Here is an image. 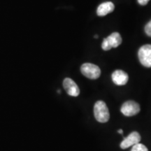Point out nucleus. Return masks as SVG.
<instances>
[{"mask_svg": "<svg viewBox=\"0 0 151 151\" xmlns=\"http://www.w3.org/2000/svg\"><path fill=\"white\" fill-rule=\"evenodd\" d=\"M63 86L67 93L71 97H77L80 94V89L78 86L70 78H66L64 80Z\"/></svg>", "mask_w": 151, "mask_h": 151, "instance_id": "obj_6", "label": "nucleus"}, {"mask_svg": "<svg viewBox=\"0 0 151 151\" xmlns=\"http://www.w3.org/2000/svg\"><path fill=\"white\" fill-rule=\"evenodd\" d=\"M81 73L90 79H97L101 75V70L98 66L91 63H85L81 67Z\"/></svg>", "mask_w": 151, "mask_h": 151, "instance_id": "obj_2", "label": "nucleus"}, {"mask_svg": "<svg viewBox=\"0 0 151 151\" xmlns=\"http://www.w3.org/2000/svg\"><path fill=\"white\" fill-rule=\"evenodd\" d=\"M141 64L146 67H151V45L146 44L141 47L138 52Z\"/></svg>", "mask_w": 151, "mask_h": 151, "instance_id": "obj_3", "label": "nucleus"}, {"mask_svg": "<svg viewBox=\"0 0 151 151\" xmlns=\"http://www.w3.org/2000/svg\"><path fill=\"white\" fill-rule=\"evenodd\" d=\"M137 1H138V3H139V4L144 6V5H146L150 0H137Z\"/></svg>", "mask_w": 151, "mask_h": 151, "instance_id": "obj_13", "label": "nucleus"}, {"mask_svg": "<svg viewBox=\"0 0 151 151\" xmlns=\"http://www.w3.org/2000/svg\"><path fill=\"white\" fill-rule=\"evenodd\" d=\"M115 9V6L111 1H106V2L101 4L98 6L97 10V14L99 16H104L106 15L113 12Z\"/></svg>", "mask_w": 151, "mask_h": 151, "instance_id": "obj_8", "label": "nucleus"}, {"mask_svg": "<svg viewBox=\"0 0 151 151\" xmlns=\"http://www.w3.org/2000/svg\"><path fill=\"white\" fill-rule=\"evenodd\" d=\"M141 137L137 132H132L127 137L124 138L123 141L120 143V148L122 149H126L133 146L134 145L137 144L140 142Z\"/></svg>", "mask_w": 151, "mask_h": 151, "instance_id": "obj_5", "label": "nucleus"}, {"mask_svg": "<svg viewBox=\"0 0 151 151\" xmlns=\"http://www.w3.org/2000/svg\"><path fill=\"white\" fill-rule=\"evenodd\" d=\"M118 132L119 134H122V133H123V131H122V129H120L119 130H118Z\"/></svg>", "mask_w": 151, "mask_h": 151, "instance_id": "obj_14", "label": "nucleus"}, {"mask_svg": "<svg viewBox=\"0 0 151 151\" xmlns=\"http://www.w3.org/2000/svg\"><path fill=\"white\" fill-rule=\"evenodd\" d=\"M145 32H146V35L151 37V20L149 21L145 27Z\"/></svg>", "mask_w": 151, "mask_h": 151, "instance_id": "obj_12", "label": "nucleus"}, {"mask_svg": "<svg viewBox=\"0 0 151 151\" xmlns=\"http://www.w3.org/2000/svg\"><path fill=\"white\" fill-rule=\"evenodd\" d=\"M112 81L117 86H124L129 80L127 73L122 70H116L112 73Z\"/></svg>", "mask_w": 151, "mask_h": 151, "instance_id": "obj_7", "label": "nucleus"}, {"mask_svg": "<svg viewBox=\"0 0 151 151\" xmlns=\"http://www.w3.org/2000/svg\"><path fill=\"white\" fill-rule=\"evenodd\" d=\"M94 38H98V36L97 35H95V36H94Z\"/></svg>", "mask_w": 151, "mask_h": 151, "instance_id": "obj_15", "label": "nucleus"}, {"mask_svg": "<svg viewBox=\"0 0 151 151\" xmlns=\"http://www.w3.org/2000/svg\"><path fill=\"white\" fill-rule=\"evenodd\" d=\"M111 48H117L122 43V37L118 32H113L106 38Z\"/></svg>", "mask_w": 151, "mask_h": 151, "instance_id": "obj_9", "label": "nucleus"}, {"mask_svg": "<svg viewBox=\"0 0 151 151\" xmlns=\"http://www.w3.org/2000/svg\"><path fill=\"white\" fill-rule=\"evenodd\" d=\"M94 118L99 122L105 123L110 118L109 111L106 104L103 101H97L94 106Z\"/></svg>", "mask_w": 151, "mask_h": 151, "instance_id": "obj_1", "label": "nucleus"}, {"mask_svg": "<svg viewBox=\"0 0 151 151\" xmlns=\"http://www.w3.org/2000/svg\"><path fill=\"white\" fill-rule=\"evenodd\" d=\"M131 151H148V150L146 147V146L139 143L137 144L134 145Z\"/></svg>", "mask_w": 151, "mask_h": 151, "instance_id": "obj_10", "label": "nucleus"}, {"mask_svg": "<svg viewBox=\"0 0 151 151\" xmlns=\"http://www.w3.org/2000/svg\"><path fill=\"white\" fill-rule=\"evenodd\" d=\"M101 48L104 50H109L110 49H111V48L110 45H109V43L108 42V41H107V39L106 38H105L104 39L102 43H101Z\"/></svg>", "mask_w": 151, "mask_h": 151, "instance_id": "obj_11", "label": "nucleus"}, {"mask_svg": "<svg viewBox=\"0 0 151 151\" xmlns=\"http://www.w3.org/2000/svg\"><path fill=\"white\" fill-rule=\"evenodd\" d=\"M120 111L124 116L127 117L134 116L139 113L140 106H139V104L136 102V101L130 100V101L124 102L122 105Z\"/></svg>", "mask_w": 151, "mask_h": 151, "instance_id": "obj_4", "label": "nucleus"}]
</instances>
